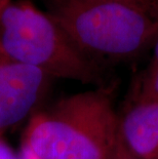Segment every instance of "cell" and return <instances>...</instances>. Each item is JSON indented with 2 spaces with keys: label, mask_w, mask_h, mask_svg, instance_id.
I'll return each mask as SVG.
<instances>
[{
  "label": "cell",
  "mask_w": 158,
  "mask_h": 159,
  "mask_svg": "<svg viewBox=\"0 0 158 159\" xmlns=\"http://www.w3.org/2000/svg\"><path fill=\"white\" fill-rule=\"evenodd\" d=\"M137 6L158 18V0H115Z\"/></svg>",
  "instance_id": "obj_7"
},
{
  "label": "cell",
  "mask_w": 158,
  "mask_h": 159,
  "mask_svg": "<svg viewBox=\"0 0 158 159\" xmlns=\"http://www.w3.org/2000/svg\"><path fill=\"white\" fill-rule=\"evenodd\" d=\"M48 15L73 44L97 64V60H132L158 36L157 16L115 0H56Z\"/></svg>",
  "instance_id": "obj_2"
},
{
  "label": "cell",
  "mask_w": 158,
  "mask_h": 159,
  "mask_svg": "<svg viewBox=\"0 0 158 159\" xmlns=\"http://www.w3.org/2000/svg\"><path fill=\"white\" fill-rule=\"evenodd\" d=\"M18 158L19 159H40L37 155L33 152V150L26 142L23 141L21 148L18 152Z\"/></svg>",
  "instance_id": "obj_10"
},
{
  "label": "cell",
  "mask_w": 158,
  "mask_h": 159,
  "mask_svg": "<svg viewBox=\"0 0 158 159\" xmlns=\"http://www.w3.org/2000/svg\"><path fill=\"white\" fill-rule=\"evenodd\" d=\"M0 159H19L18 153H16L11 147L2 140L1 137H0Z\"/></svg>",
  "instance_id": "obj_9"
},
{
  "label": "cell",
  "mask_w": 158,
  "mask_h": 159,
  "mask_svg": "<svg viewBox=\"0 0 158 159\" xmlns=\"http://www.w3.org/2000/svg\"><path fill=\"white\" fill-rule=\"evenodd\" d=\"M112 159H139V158L134 156L132 152L126 148V146L123 144V142L119 137L118 143H117V146L115 148V151H114Z\"/></svg>",
  "instance_id": "obj_8"
},
{
  "label": "cell",
  "mask_w": 158,
  "mask_h": 159,
  "mask_svg": "<svg viewBox=\"0 0 158 159\" xmlns=\"http://www.w3.org/2000/svg\"><path fill=\"white\" fill-rule=\"evenodd\" d=\"M0 52L52 78L99 83L100 67L71 42L48 13L28 1H0Z\"/></svg>",
  "instance_id": "obj_3"
},
{
  "label": "cell",
  "mask_w": 158,
  "mask_h": 159,
  "mask_svg": "<svg viewBox=\"0 0 158 159\" xmlns=\"http://www.w3.org/2000/svg\"><path fill=\"white\" fill-rule=\"evenodd\" d=\"M52 78L0 52V134L24 120L44 99Z\"/></svg>",
  "instance_id": "obj_4"
},
{
  "label": "cell",
  "mask_w": 158,
  "mask_h": 159,
  "mask_svg": "<svg viewBox=\"0 0 158 159\" xmlns=\"http://www.w3.org/2000/svg\"><path fill=\"white\" fill-rule=\"evenodd\" d=\"M158 103V36L153 43L149 65L138 77L133 86L129 103Z\"/></svg>",
  "instance_id": "obj_6"
},
{
  "label": "cell",
  "mask_w": 158,
  "mask_h": 159,
  "mask_svg": "<svg viewBox=\"0 0 158 159\" xmlns=\"http://www.w3.org/2000/svg\"><path fill=\"white\" fill-rule=\"evenodd\" d=\"M118 138L111 90L100 87L34 112L23 141L40 159H112Z\"/></svg>",
  "instance_id": "obj_1"
},
{
  "label": "cell",
  "mask_w": 158,
  "mask_h": 159,
  "mask_svg": "<svg viewBox=\"0 0 158 159\" xmlns=\"http://www.w3.org/2000/svg\"><path fill=\"white\" fill-rule=\"evenodd\" d=\"M119 137L139 159H158V103H129L119 115Z\"/></svg>",
  "instance_id": "obj_5"
}]
</instances>
